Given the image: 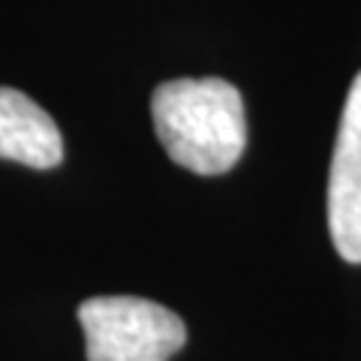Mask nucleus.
Segmentation results:
<instances>
[{
    "label": "nucleus",
    "mask_w": 361,
    "mask_h": 361,
    "mask_svg": "<svg viewBox=\"0 0 361 361\" xmlns=\"http://www.w3.org/2000/svg\"><path fill=\"white\" fill-rule=\"evenodd\" d=\"M151 118L163 151L196 175H223L244 154V99L223 78L163 82L151 97Z\"/></svg>",
    "instance_id": "obj_1"
},
{
    "label": "nucleus",
    "mask_w": 361,
    "mask_h": 361,
    "mask_svg": "<svg viewBox=\"0 0 361 361\" xmlns=\"http://www.w3.org/2000/svg\"><path fill=\"white\" fill-rule=\"evenodd\" d=\"M0 160L30 169H54L63 160L58 123L16 87H0Z\"/></svg>",
    "instance_id": "obj_4"
},
{
    "label": "nucleus",
    "mask_w": 361,
    "mask_h": 361,
    "mask_svg": "<svg viewBox=\"0 0 361 361\" xmlns=\"http://www.w3.org/2000/svg\"><path fill=\"white\" fill-rule=\"evenodd\" d=\"M87 361H169L187 343V325L169 307L135 295L78 304Z\"/></svg>",
    "instance_id": "obj_2"
},
{
    "label": "nucleus",
    "mask_w": 361,
    "mask_h": 361,
    "mask_svg": "<svg viewBox=\"0 0 361 361\" xmlns=\"http://www.w3.org/2000/svg\"><path fill=\"white\" fill-rule=\"evenodd\" d=\"M329 232L346 262H361V73L346 94L329 172Z\"/></svg>",
    "instance_id": "obj_3"
}]
</instances>
